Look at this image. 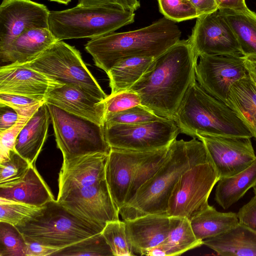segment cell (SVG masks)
Masks as SVG:
<instances>
[{"label":"cell","mask_w":256,"mask_h":256,"mask_svg":"<svg viewBox=\"0 0 256 256\" xmlns=\"http://www.w3.org/2000/svg\"><path fill=\"white\" fill-rule=\"evenodd\" d=\"M196 138L204 144L220 179L241 172L256 158L250 138L200 134Z\"/></svg>","instance_id":"cell-12"},{"label":"cell","mask_w":256,"mask_h":256,"mask_svg":"<svg viewBox=\"0 0 256 256\" xmlns=\"http://www.w3.org/2000/svg\"><path fill=\"white\" fill-rule=\"evenodd\" d=\"M168 146L150 152L140 163L134 174L124 206L131 201L138 189L160 168L165 160Z\"/></svg>","instance_id":"cell-31"},{"label":"cell","mask_w":256,"mask_h":256,"mask_svg":"<svg viewBox=\"0 0 256 256\" xmlns=\"http://www.w3.org/2000/svg\"><path fill=\"white\" fill-rule=\"evenodd\" d=\"M218 10L229 9L242 11L248 8L245 0H216Z\"/></svg>","instance_id":"cell-47"},{"label":"cell","mask_w":256,"mask_h":256,"mask_svg":"<svg viewBox=\"0 0 256 256\" xmlns=\"http://www.w3.org/2000/svg\"><path fill=\"white\" fill-rule=\"evenodd\" d=\"M198 58L188 39L180 40L155 58L131 88L141 104L160 116L172 119L196 78Z\"/></svg>","instance_id":"cell-1"},{"label":"cell","mask_w":256,"mask_h":256,"mask_svg":"<svg viewBox=\"0 0 256 256\" xmlns=\"http://www.w3.org/2000/svg\"><path fill=\"white\" fill-rule=\"evenodd\" d=\"M165 118L157 115L146 106L139 104L106 116L104 123L136 124L160 120Z\"/></svg>","instance_id":"cell-37"},{"label":"cell","mask_w":256,"mask_h":256,"mask_svg":"<svg viewBox=\"0 0 256 256\" xmlns=\"http://www.w3.org/2000/svg\"><path fill=\"white\" fill-rule=\"evenodd\" d=\"M124 222L136 256L144 255L148 250L162 243L170 228V218L167 214H149Z\"/></svg>","instance_id":"cell-20"},{"label":"cell","mask_w":256,"mask_h":256,"mask_svg":"<svg viewBox=\"0 0 256 256\" xmlns=\"http://www.w3.org/2000/svg\"><path fill=\"white\" fill-rule=\"evenodd\" d=\"M226 104L256 138V84L248 74L232 86Z\"/></svg>","instance_id":"cell-25"},{"label":"cell","mask_w":256,"mask_h":256,"mask_svg":"<svg viewBox=\"0 0 256 256\" xmlns=\"http://www.w3.org/2000/svg\"><path fill=\"white\" fill-rule=\"evenodd\" d=\"M190 221L195 236L202 241L222 234L239 224L237 214L220 212L210 205Z\"/></svg>","instance_id":"cell-27"},{"label":"cell","mask_w":256,"mask_h":256,"mask_svg":"<svg viewBox=\"0 0 256 256\" xmlns=\"http://www.w3.org/2000/svg\"><path fill=\"white\" fill-rule=\"evenodd\" d=\"M56 200L79 216L104 228L107 222L119 220V210L106 178L58 197Z\"/></svg>","instance_id":"cell-13"},{"label":"cell","mask_w":256,"mask_h":256,"mask_svg":"<svg viewBox=\"0 0 256 256\" xmlns=\"http://www.w3.org/2000/svg\"><path fill=\"white\" fill-rule=\"evenodd\" d=\"M50 2H56L59 4H64L65 5H68L70 2L71 0H49Z\"/></svg>","instance_id":"cell-49"},{"label":"cell","mask_w":256,"mask_h":256,"mask_svg":"<svg viewBox=\"0 0 256 256\" xmlns=\"http://www.w3.org/2000/svg\"><path fill=\"white\" fill-rule=\"evenodd\" d=\"M58 40L49 28L28 30L0 50L3 62L25 63L38 56Z\"/></svg>","instance_id":"cell-22"},{"label":"cell","mask_w":256,"mask_h":256,"mask_svg":"<svg viewBox=\"0 0 256 256\" xmlns=\"http://www.w3.org/2000/svg\"><path fill=\"white\" fill-rule=\"evenodd\" d=\"M44 102L26 108L15 110L18 118L16 123L10 128L0 131V162L9 158L10 154L15 150L16 139L23 127Z\"/></svg>","instance_id":"cell-33"},{"label":"cell","mask_w":256,"mask_h":256,"mask_svg":"<svg viewBox=\"0 0 256 256\" xmlns=\"http://www.w3.org/2000/svg\"><path fill=\"white\" fill-rule=\"evenodd\" d=\"M46 104L63 159L98 152L109 154L111 148L106 139L104 126Z\"/></svg>","instance_id":"cell-8"},{"label":"cell","mask_w":256,"mask_h":256,"mask_svg":"<svg viewBox=\"0 0 256 256\" xmlns=\"http://www.w3.org/2000/svg\"><path fill=\"white\" fill-rule=\"evenodd\" d=\"M0 256H26V240L14 226L0 222Z\"/></svg>","instance_id":"cell-35"},{"label":"cell","mask_w":256,"mask_h":256,"mask_svg":"<svg viewBox=\"0 0 256 256\" xmlns=\"http://www.w3.org/2000/svg\"><path fill=\"white\" fill-rule=\"evenodd\" d=\"M134 12L109 6H82L50 11L48 28L58 40L97 38L134 21Z\"/></svg>","instance_id":"cell-6"},{"label":"cell","mask_w":256,"mask_h":256,"mask_svg":"<svg viewBox=\"0 0 256 256\" xmlns=\"http://www.w3.org/2000/svg\"><path fill=\"white\" fill-rule=\"evenodd\" d=\"M105 117L136 106L141 104L139 95L129 89L116 94H110L104 100Z\"/></svg>","instance_id":"cell-40"},{"label":"cell","mask_w":256,"mask_h":256,"mask_svg":"<svg viewBox=\"0 0 256 256\" xmlns=\"http://www.w3.org/2000/svg\"><path fill=\"white\" fill-rule=\"evenodd\" d=\"M210 160L204 144L198 139L174 140L160 168L138 189L131 201L120 209L122 220L149 214H167L169 199L181 175L196 164Z\"/></svg>","instance_id":"cell-2"},{"label":"cell","mask_w":256,"mask_h":256,"mask_svg":"<svg viewBox=\"0 0 256 256\" xmlns=\"http://www.w3.org/2000/svg\"><path fill=\"white\" fill-rule=\"evenodd\" d=\"M108 154L98 152L63 159L58 175V197L106 178Z\"/></svg>","instance_id":"cell-18"},{"label":"cell","mask_w":256,"mask_h":256,"mask_svg":"<svg viewBox=\"0 0 256 256\" xmlns=\"http://www.w3.org/2000/svg\"><path fill=\"white\" fill-rule=\"evenodd\" d=\"M0 198L39 208L54 200L34 165H31L20 180L0 185Z\"/></svg>","instance_id":"cell-21"},{"label":"cell","mask_w":256,"mask_h":256,"mask_svg":"<svg viewBox=\"0 0 256 256\" xmlns=\"http://www.w3.org/2000/svg\"><path fill=\"white\" fill-rule=\"evenodd\" d=\"M218 182L214 200L222 208L226 210L256 184V158L244 170L220 178Z\"/></svg>","instance_id":"cell-28"},{"label":"cell","mask_w":256,"mask_h":256,"mask_svg":"<svg viewBox=\"0 0 256 256\" xmlns=\"http://www.w3.org/2000/svg\"><path fill=\"white\" fill-rule=\"evenodd\" d=\"M22 64L100 100L108 96L86 67L80 52L63 40H57L38 56Z\"/></svg>","instance_id":"cell-7"},{"label":"cell","mask_w":256,"mask_h":256,"mask_svg":"<svg viewBox=\"0 0 256 256\" xmlns=\"http://www.w3.org/2000/svg\"><path fill=\"white\" fill-rule=\"evenodd\" d=\"M50 11L32 0H2L0 6V50L25 31L49 28Z\"/></svg>","instance_id":"cell-15"},{"label":"cell","mask_w":256,"mask_h":256,"mask_svg":"<svg viewBox=\"0 0 256 256\" xmlns=\"http://www.w3.org/2000/svg\"><path fill=\"white\" fill-rule=\"evenodd\" d=\"M170 218L168 236L161 243L166 256H179L203 244V241L197 239L195 236L188 219L178 216H170Z\"/></svg>","instance_id":"cell-30"},{"label":"cell","mask_w":256,"mask_h":256,"mask_svg":"<svg viewBox=\"0 0 256 256\" xmlns=\"http://www.w3.org/2000/svg\"><path fill=\"white\" fill-rule=\"evenodd\" d=\"M171 120L180 133L192 138L200 134L253 137L235 112L206 92L196 80L189 86Z\"/></svg>","instance_id":"cell-4"},{"label":"cell","mask_w":256,"mask_h":256,"mask_svg":"<svg viewBox=\"0 0 256 256\" xmlns=\"http://www.w3.org/2000/svg\"><path fill=\"white\" fill-rule=\"evenodd\" d=\"M254 195L256 196V184L253 187Z\"/></svg>","instance_id":"cell-50"},{"label":"cell","mask_w":256,"mask_h":256,"mask_svg":"<svg viewBox=\"0 0 256 256\" xmlns=\"http://www.w3.org/2000/svg\"><path fill=\"white\" fill-rule=\"evenodd\" d=\"M243 60L248 74L254 82L256 83V60L250 59L244 56H243Z\"/></svg>","instance_id":"cell-48"},{"label":"cell","mask_w":256,"mask_h":256,"mask_svg":"<svg viewBox=\"0 0 256 256\" xmlns=\"http://www.w3.org/2000/svg\"><path fill=\"white\" fill-rule=\"evenodd\" d=\"M44 102V100L18 94H0V106H8L14 110L26 108Z\"/></svg>","instance_id":"cell-41"},{"label":"cell","mask_w":256,"mask_h":256,"mask_svg":"<svg viewBox=\"0 0 256 256\" xmlns=\"http://www.w3.org/2000/svg\"><path fill=\"white\" fill-rule=\"evenodd\" d=\"M154 58L132 56L122 59L115 64L106 73L110 94L130 89L145 73Z\"/></svg>","instance_id":"cell-29"},{"label":"cell","mask_w":256,"mask_h":256,"mask_svg":"<svg viewBox=\"0 0 256 256\" xmlns=\"http://www.w3.org/2000/svg\"><path fill=\"white\" fill-rule=\"evenodd\" d=\"M152 152L111 148L106 165L105 177L111 196L118 210L124 205L138 166Z\"/></svg>","instance_id":"cell-16"},{"label":"cell","mask_w":256,"mask_h":256,"mask_svg":"<svg viewBox=\"0 0 256 256\" xmlns=\"http://www.w3.org/2000/svg\"><path fill=\"white\" fill-rule=\"evenodd\" d=\"M113 256H136L128 238L126 224L120 220L107 222L102 232Z\"/></svg>","instance_id":"cell-34"},{"label":"cell","mask_w":256,"mask_h":256,"mask_svg":"<svg viewBox=\"0 0 256 256\" xmlns=\"http://www.w3.org/2000/svg\"><path fill=\"white\" fill-rule=\"evenodd\" d=\"M40 208L0 198V222L19 226L35 214Z\"/></svg>","instance_id":"cell-36"},{"label":"cell","mask_w":256,"mask_h":256,"mask_svg":"<svg viewBox=\"0 0 256 256\" xmlns=\"http://www.w3.org/2000/svg\"><path fill=\"white\" fill-rule=\"evenodd\" d=\"M62 84L20 63H10L0 68V94L22 96L44 100L52 89Z\"/></svg>","instance_id":"cell-17"},{"label":"cell","mask_w":256,"mask_h":256,"mask_svg":"<svg viewBox=\"0 0 256 256\" xmlns=\"http://www.w3.org/2000/svg\"><path fill=\"white\" fill-rule=\"evenodd\" d=\"M188 40L196 56H242L236 38L219 10L197 18Z\"/></svg>","instance_id":"cell-14"},{"label":"cell","mask_w":256,"mask_h":256,"mask_svg":"<svg viewBox=\"0 0 256 256\" xmlns=\"http://www.w3.org/2000/svg\"><path fill=\"white\" fill-rule=\"evenodd\" d=\"M52 256H112L113 254L103 234L100 232L59 250Z\"/></svg>","instance_id":"cell-32"},{"label":"cell","mask_w":256,"mask_h":256,"mask_svg":"<svg viewBox=\"0 0 256 256\" xmlns=\"http://www.w3.org/2000/svg\"><path fill=\"white\" fill-rule=\"evenodd\" d=\"M50 122L48 106L44 102L28 121L16 139V151L32 165L47 138Z\"/></svg>","instance_id":"cell-23"},{"label":"cell","mask_w":256,"mask_h":256,"mask_svg":"<svg viewBox=\"0 0 256 256\" xmlns=\"http://www.w3.org/2000/svg\"></svg>","instance_id":"cell-51"},{"label":"cell","mask_w":256,"mask_h":256,"mask_svg":"<svg viewBox=\"0 0 256 256\" xmlns=\"http://www.w3.org/2000/svg\"><path fill=\"white\" fill-rule=\"evenodd\" d=\"M58 250L36 242L26 240V256H52Z\"/></svg>","instance_id":"cell-44"},{"label":"cell","mask_w":256,"mask_h":256,"mask_svg":"<svg viewBox=\"0 0 256 256\" xmlns=\"http://www.w3.org/2000/svg\"><path fill=\"white\" fill-rule=\"evenodd\" d=\"M196 78L208 94L226 104L230 89L248 74L242 56L202 55Z\"/></svg>","instance_id":"cell-11"},{"label":"cell","mask_w":256,"mask_h":256,"mask_svg":"<svg viewBox=\"0 0 256 256\" xmlns=\"http://www.w3.org/2000/svg\"><path fill=\"white\" fill-rule=\"evenodd\" d=\"M237 216L240 223L256 232V196L240 209Z\"/></svg>","instance_id":"cell-43"},{"label":"cell","mask_w":256,"mask_h":256,"mask_svg":"<svg viewBox=\"0 0 256 256\" xmlns=\"http://www.w3.org/2000/svg\"><path fill=\"white\" fill-rule=\"evenodd\" d=\"M16 227L25 240L58 250L102 232L104 228L79 216L55 200Z\"/></svg>","instance_id":"cell-5"},{"label":"cell","mask_w":256,"mask_h":256,"mask_svg":"<svg viewBox=\"0 0 256 256\" xmlns=\"http://www.w3.org/2000/svg\"><path fill=\"white\" fill-rule=\"evenodd\" d=\"M78 4L82 6H116L133 12L140 7L138 0H78Z\"/></svg>","instance_id":"cell-42"},{"label":"cell","mask_w":256,"mask_h":256,"mask_svg":"<svg viewBox=\"0 0 256 256\" xmlns=\"http://www.w3.org/2000/svg\"><path fill=\"white\" fill-rule=\"evenodd\" d=\"M196 10L198 18L218 10L216 0H190Z\"/></svg>","instance_id":"cell-46"},{"label":"cell","mask_w":256,"mask_h":256,"mask_svg":"<svg viewBox=\"0 0 256 256\" xmlns=\"http://www.w3.org/2000/svg\"><path fill=\"white\" fill-rule=\"evenodd\" d=\"M218 10L233 31L242 56L256 60V13L248 8L242 11Z\"/></svg>","instance_id":"cell-26"},{"label":"cell","mask_w":256,"mask_h":256,"mask_svg":"<svg viewBox=\"0 0 256 256\" xmlns=\"http://www.w3.org/2000/svg\"><path fill=\"white\" fill-rule=\"evenodd\" d=\"M106 139L111 148L152 152L168 147L180 133L171 119L131 124L104 123Z\"/></svg>","instance_id":"cell-10"},{"label":"cell","mask_w":256,"mask_h":256,"mask_svg":"<svg viewBox=\"0 0 256 256\" xmlns=\"http://www.w3.org/2000/svg\"><path fill=\"white\" fill-rule=\"evenodd\" d=\"M158 2L164 16L176 22L198 18L190 0H158Z\"/></svg>","instance_id":"cell-38"},{"label":"cell","mask_w":256,"mask_h":256,"mask_svg":"<svg viewBox=\"0 0 256 256\" xmlns=\"http://www.w3.org/2000/svg\"><path fill=\"white\" fill-rule=\"evenodd\" d=\"M219 180L211 160L196 164L187 170L181 175L172 190L167 215L190 220L209 205L210 194Z\"/></svg>","instance_id":"cell-9"},{"label":"cell","mask_w":256,"mask_h":256,"mask_svg":"<svg viewBox=\"0 0 256 256\" xmlns=\"http://www.w3.org/2000/svg\"><path fill=\"white\" fill-rule=\"evenodd\" d=\"M0 131L5 130L13 126L17 122L18 115L13 108L0 106Z\"/></svg>","instance_id":"cell-45"},{"label":"cell","mask_w":256,"mask_h":256,"mask_svg":"<svg viewBox=\"0 0 256 256\" xmlns=\"http://www.w3.org/2000/svg\"><path fill=\"white\" fill-rule=\"evenodd\" d=\"M44 101L70 114L104 126L106 116L104 100L79 88L70 85H61L48 92Z\"/></svg>","instance_id":"cell-19"},{"label":"cell","mask_w":256,"mask_h":256,"mask_svg":"<svg viewBox=\"0 0 256 256\" xmlns=\"http://www.w3.org/2000/svg\"><path fill=\"white\" fill-rule=\"evenodd\" d=\"M203 244L223 256H256V232L239 224L228 231L203 240Z\"/></svg>","instance_id":"cell-24"},{"label":"cell","mask_w":256,"mask_h":256,"mask_svg":"<svg viewBox=\"0 0 256 256\" xmlns=\"http://www.w3.org/2000/svg\"><path fill=\"white\" fill-rule=\"evenodd\" d=\"M31 165L16 151L12 152L9 158L0 162V185L20 180Z\"/></svg>","instance_id":"cell-39"},{"label":"cell","mask_w":256,"mask_h":256,"mask_svg":"<svg viewBox=\"0 0 256 256\" xmlns=\"http://www.w3.org/2000/svg\"><path fill=\"white\" fill-rule=\"evenodd\" d=\"M181 35L176 22L164 16L139 29L114 32L91 39L84 48L96 66L107 73L115 64L125 58L157 57L178 42Z\"/></svg>","instance_id":"cell-3"}]
</instances>
